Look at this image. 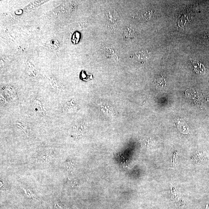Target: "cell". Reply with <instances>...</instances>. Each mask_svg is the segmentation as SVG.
I'll return each mask as SVG.
<instances>
[{"label":"cell","instance_id":"6da1fadb","mask_svg":"<svg viewBox=\"0 0 209 209\" xmlns=\"http://www.w3.org/2000/svg\"><path fill=\"white\" fill-rule=\"evenodd\" d=\"M53 158V155L48 152L41 153L35 158V160L40 163L44 164L51 161Z\"/></svg>","mask_w":209,"mask_h":209},{"label":"cell","instance_id":"7a4b0ae2","mask_svg":"<svg viewBox=\"0 0 209 209\" xmlns=\"http://www.w3.org/2000/svg\"><path fill=\"white\" fill-rule=\"evenodd\" d=\"M154 84L157 89L160 90H164L166 87L167 82L163 76H159L156 79Z\"/></svg>","mask_w":209,"mask_h":209},{"label":"cell","instance_id":"3957f363","mask_svg":"<svg viewBox=\"0 0 209 209\" xmlns=\"http://www.w3.org/2000/svg\"><path fill=\"white\" fill-rule=\"evenodd\" d=\"M106 16L108 21L111 24H113L117 21L118 14L115 9H110L108 10L106 12Z\"/></svg>","mask_w":209,"mask_h":209},{"label":"cell","instance_id":"277c9868","mask_svg":"<svg viewBox=\"0 0 209 209\" xmlns=\"http://www.w3.org/2000/svg\"><path fill=\"white\" fill-rule=\"evenodd\" d=\"M77 106L75 104L71 102H67L63 107V112L65 114H70L76 112L77 110Z\"/></svg>","mask_w":209,"mask_h":209},{"label":"cell","instance_id":"5b68a950","mask_svg":"<svg viewBox=\"0 0 209 209\" xmlns=\"http://www.w3.org/2000/svg\"><path fill=\"white\" fill-rule=\"evenodd\" d=\"M135 56L139 60H145L150 57L151 53L147 51L142 50L137 53Z\"/></svg>","mask_w":209,"mask_h":209},{"label":"cell","instance_id":"8992f818","mask_svg":"<svg viewBox=\"0 0 209 209\" xmlns=\"http://www.w3.org/2000/svg\"><path fill=\"white\" fill-rule=\"evenodd\" d=\"M135 35V32L132 29L127 27L124 31V37L127 40H132Z\"/></svg>","mask_w":209,"mask_h":209},{"label":"cell","instance_id":"52a82bcc","mask_svg":"<svg viewBox=\"0 0 209 209\" xmlns=\"http://www.w3.org/2000/svg\"><path fill=\"white\" fill-rule=\"evenodd\" d=\"M22 189L26 196L33 200H37V197H36L35 194L29 188L23 187Z\"/></svg>","mask_w":209,"mask_h":209},{"label":"cell","instance_id":"ba28073f","mask_svg":"<svg viewBox=\"0 0 209 209\" xmlns=\"http://www.w3.org/2000/svg\"><path fill=\"white\" fill-rule=\"evenodd\" d=\"M105 51H106V56L108 57H111L113 55V54H114V51L111 49L106 48L105 50Z\"/></svg>","mask_w":209,"mask_h":209},{"label":"cell","instance_id":"9c48e42d","mask_svg":"<svg viewBox=\"0 0 209 209\" xmlns=\"http://www.w3.org/2000/svg\"><path fill=\"white\" fill-rule=\"evenodd\" d=\"M0 188H1V189L2 190L5 189V183L2 180H1V182H0Z\"/></svg>","mask_w":209,"mask_h":209},{"label":"cell","instance_id":"30bf717a","mask_svg":"<svg viewBox=\"0 0 209 209\" xmlns=\"http://www.w3.org/2000/svg\"><path fill=\"white\" fill-rule=\"evenodd\" d=\"M60 203L58 202H56L55 204V207H56L57 208H61V205H60Z\"/></svg>","mask_w":209,"mask_h":209}]
</instances>
